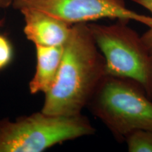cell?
Wrapping results in <instances>:
<instances>
[{"instance_id":"obj_3","label":"cell","mask_w":152,"mask_h":152,"mask_svg":"<svg viewBox=\"0 0 152 152\" xmlns=\"http://www.w3.org/2000/svg\"><path fill=\"white\" fill-rule=\"evenodd\" d=\"M95 129L82 114L51 115L39 112L15 121L0 120V152H41Z\"/></svg>"},{"instance_id":"obj_4","label":"cell","mask_w":152,"mask_h":152,"mask_svg":"<svg viewBox=\"0 0 152 152\" xmlns=\"http://www.w3.org/2000/svg\"><path fill=\"white\" fill-rule=\"evenodd\" d=\"M128 22L118 20L107 26H88L104 58L106 75L135 82L152 99V56Z\"/></svg>"},{"instance_id":"obj_11","label":"cell","mask_w":152,"mask_h":152,"mask_svg":"<svg viewBox=\"0 0 152 152\" xmlns=\"http://www.w3.org/2000/svg\"><path fill=\"white\" fill-rule=\"evenodd\" d=\"M11 0H0V7L9 4Z\"/></svg>"},{"instance_id":"obj_9","label":"cell","mask_w":152,"mask_h":152,"mask_svg":"<svg viewBox=\"0 0 152 152\" xmlns=\"http://www.w3.org/2000/svg\"><path fill=\"white\" fill-rule=\"evenodd\" d=\"M12 55L11 43L7 37L0 35V70L4 68L11 62Z\"/></svg>"},{"instance_id":"obj_10","label":"cell","mask_w":152,"mask_h":152,"mask_svg":"<svg viewBox=\"0 0 152 152\" xmlns=\"http://www.w3.org/2000/svg\"><path fill=\"white\" fill-rule=\"evenodd\" d=\"M131 1L147 9L151 12L152 15V0H131ZM141 37L144 44L152 56V25L149 27V30L141 36Z\"/></svg>"},{"instance_id":"obj_5","label":"cell","mask_w":152,"mask_h":152,"mask_svg":"<svg viewBox=\"0 0 152 152\" xmlns=\"http://www.w3.org/2000/svg\"><path fill=\"white\" fill-rule=\"evenodd\" d=\"M20 11L34 9L73 25L102 18L134 20L150 27L152 17L129 9L124 0H13Z\"/></svg>"},{"instance_id":"obj_8","label":"cell","mask_w":152,"mask_h":152,"mask_svg":"<svg viewBox=\"0 0 152 152\" xmlns=\"http://www.w3.org/2000/svg\"><path fill=\"white\" fill-rule=\"evenodd\" d=\"M125 140L128 151L152 152V129L134 131Z\"/></svg>"},{"instance_id":"obj_1","label":"cell","mask_w":152,"mask_h":152,"mask_svg":"<svg viewBox=\"0 0 152 152\" xmlns=\"http://www.w3.org/2000/svg\"><path fill=\"white\" fill-rule=\"evenodd\" d=\"M106 75L105 61L88 25L73 24L64 45L56 80L45 93L42 112L51 115L81 114Z\"/></svg>"},{"instance_id":"obj_2","label":"cell","mask_w":152,"mask_h":152,"mask_svg":"<svg viewBox=\"0 0 152 152\" xmlns=\"http://www.w3.org/2000/svg\"><path fill=\"white\" fill-rule=\"evenodd\" d=\"M88 105L118 140L152 129V102L135 82L106 75Z\"/></svg>"},{"instance_id":"obj_6","label":"cell","mask_w":152,"mask_h":152,"mask_svg":"<svg viewBox=\"0 0 152 152\" xmlns=\"http://www.w3.org/2000/svg\"><path fill=\"white\" fill-rule=\"evenodd\" d=\"M20 11L24 18L25 35L35 46H61L68 40L73 25L34 9Z\"/></svg>"},{"instance_id":"obj_7","label":"cell","mask_w":152,"mask_h":152,"mask_svg":"<svg viewBox=\"0 0 152 152\" xmlns=\"http://www.w3.org/2000/svg\"><path fill=\"white\" fill-rule=\"evenodd\" d=\"M36 69L29 83L31 94L46 93L50 90L56 80L61 61L64 45L61 46H40L36 45Z\"/></svg>"}]
</instances>
